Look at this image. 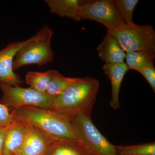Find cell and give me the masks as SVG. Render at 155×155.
Returning <instances> with one entry per match:
<instances>
[{"instance_id":"cell-14","label":"cell","mask_w":155,"mask_h":155,"mask_svg":"<svg viewBox=\"0 0 155 155\" xmlns=\"http://www.w3.org/2000/svg\"><path fill=\"white\" fill-rule=\"evenodd\" d=\"M78 78H79L65 77L58 71L54 70L46 94L54 100L76 82Z\"/></svg>"},{"instance_id":"cell-5","label":"cell","mask_w":155,"mask_h":155,"mask_svg":"<svg viewBox=\"0 0 155 155\" xmlns=\"http://www.w3.org/2000/svg\"><path fill=\"white\" fill-rule=\"evenodd\" d=\"M110 32L125 53L144 51L155 54V31L152 25L126 24Z\"/></svg>"},{"instance_id":"cell-22","label":"cell","mask_w":155,"mask_h":155,"mask_svg":"<svg viewBox=\"0 0 155 155\" xmlns=\"http://www.w3.org/2000/svg\"><path fill=\"white\" fill-rule=\"evenodd\" d=\"M7 127H0V155H3L4 138Z\"/></svg>"},{"instance_id":"cell-16","label":"cell","mask_w":155,"mask_h":155,"mask_svg":"<svg viewBox=\"0 0 155 155\" xmlns=\"http://www.w3.org/2000/svg\"><path fill=\"white\" fill-rule=\"evenodd\" d=\"M54 71V70H49L45 72L30 71L25 75V82L29 87L35 91L46 94Z\"/></svg>"},{"instance_id":"cell-7","label":"cell","mask_w":155,"mask_h":155,"mask_svg":"<svg viewBox=\"0 0 155 155\" xmlns=\"http://www.w3.org/2000/svg\"><path fill=\"white\" fill-rule=\"evenodd\" d=\"M3 96L0 104L13 110L27 106L50 109L53 100L45 94L41 93L30 87L13 86L0 82Z\"/></svg>"},{"instance_id":"cell-4","label":"cell","mask_w":155,"mask_h":155,"mask_svg":"<svg viewBox=\"0 0 155 155\" xmlns=\"http://www.w3.org/2000/svg\"><path fill=\"white\" fill-rule=\"evenodd\" d=\"M78 141L86 155H119L116 146L101 133L91 117L81 114L72 118Z\"/></svg>"},{"instance_id":"cell-2","label":"cell","mask_w":155,"mask_h":155,"mask_svg":"<svg viewBox=\"0 0 155 155\" xmlns=\"http://www.w3.org/2000/svg\"><path fill=\"white\" fill-rule=\"evenodd\" d=\"M99 87V81L96 79L79 78L53 100L50 109L72 118L81 114L91 117Z\"/></svg>"},{"instance_id":"cell-20","label":"cell","mask_w":155,"mask_h":155,"mask_svg":"<svg viewBox=\"0 0 155 155\" xmlns=\"http://www.w3.org/2000/svg\"><path fill=\"white\" fill-rule=\"evenodd\" d=\"M146 79L155 92V67L154 64H150L140 69L138 72Z\"/></svg>"},{"instance_id":"cell-1","label":"cell","mask_w":155,"mask_h":155,"mask_svg":"<svg viewBox=\"0 0 155 155\" xmlns=\"http://www.w3.org/2000/svg\"><path fill=\"white\" fill-rule=\"evenodd\" d=\"M14 118L34 126L55 140L78 141L72 118L49 109L27 106L12 112Z\"/></svg>"},{"instance_id":"cell-12","label":"cell","mask_w":155,"mask_h":155,"mask_svg":"<svg viewBox=\"0 0 155 155\" xmlns=\"http://www.w3.org/2000/svg\"><path fill=\"white\" fill-rule=\"evenodd\" d=\"M102 69L111 84L112 97L110 105L116 110L120 107L119 95L120 87L128 69L125 63L120 64H105Z\"/></svg>"},{"instance_id":"cell-15","label":"cell","mask_w":155,"mask_h":155,"mask_svg":"<svg viewBox=\"0 0 155 155\" xmlns=\"http://www.w3.org/2000/svg\"><path fill=\"white\" fill-rule=\"evenodd\" d=\"M155 54L144 51H136L126 53L125 61L128 70H134L139 72L143 68L154 64Z\"/></svg>"},{"instance_id":"cell-6","label":"cell","mask_w":155,"mask_h":155,"mask_svg":"<svg viewBox=\"0 0 155 155\" xmlns=\"http://www.w3.org/2000/svg\"><path fill=\"white\" fill-rule=\"evenodd\" d=\"M79 20L89 19L101 23L110 31L126 24L114 6L113 0L83 1L78 13Z\"/></svg>"},{"instance_id":"cell-18","label":"cell","mask_w":155,"mask_h":155,"mask_svg":"<svg viewBox=\"0 0 155 155\" xmlns=\"http://www.w3.org/2000/svg\"><path fill=\"white\" fill-rule=\"evenodd\" d=\"M119 155H155V142L132 146H116Z\"/></svg>"},{"instance_id":"cell-19","label":"cell","mask_w":155,"mask_h":155,"mask_svg":"<svg viewBox=\"0 0 155 155\" xmlns=\"http://www.w3.org/2000/svg\"><path fill=\"white\" fill-rule=\"evenodd\" d=\"M139 0H113L114 6L126 24L133 23V14Z\"/></svg>"},{"instance_id":"cell-9","label":"cell","mask_w":155,"mask_h":155,"mask_svg":"<svg viewBox=\"0 0 155 155\" xmlns=\"http://www.w3.org/2000/svg\"><path fill=\"white\" fill-rule=\"evenodd\" d=\"M54 140L38 128L28 125L24 141L15 155H46Z\"/></svg>"},{"instance_id":"cell-3","label":"cell","mask_w":155,"mask_h":155,"mask_svg":"<svg viewBox=\"0 0 155 155\" xmlns=\"http://www.w3.org/2000/svg\"><path fill=\"white\" fill-rule=\"evenodd\" d=\"M54 31L44 25L38 32L28 39L17 52L13 63L14 71L23 66H44L54 61V55L51 48Z\"/></svg>"},{"instance_id":"cell-17","label":"cell","mask_w":155,"mask_h":155,"mask_svg":"<svg viewBox=\"0 0 155 155\" xmlns=\"http://www.w3.org/2000/svg\"><path fill=\"white\" fill-rule=\"evenodd\" d=\"M46 155H86L78 141L54 140Z\"/></svg>"},{"instance_id":"cell-13","label":"cell","mask_w":155,"mask_h":155,"mask_svg":"<svg viewBox=\"0 0 155 155\" xmlns=\"http://www.w3.org/2000/svg\"><path fill=\"white\" fill-rule=\"evenodd\" d=\"M51 13L61 17L79 21L78 13L83 1L79 0H46Z\"/></svg>"},{"instance_id":"cell-10","label":"cell","mask_w":155,"mask_h":155,"mask_svg":"<svg viewBox=\"0 0 155 155\" xmlns=\"http://www.w3.org/2000/svg\"><path fill=\"white\" fill-rule=\"evenodd\" d=\"M14 118V122L6 127L2 155H15L22 145L28 125Z\"/></svg>"},{"instance_id":"cell-8","label":"cell","mask_w":155,"mask_h":155,"mask_svg":"<svg viewBox=\"0 0 155 155\" xmlns=\"http://www.w3.org/2000/svg\"><path fill=\"white\" fill-rule=\"evenodd\" d=\"M26 42L10 43L0 50V82L13 86H20L23 81L13 69L15 55Z\"/></svg>"},{"instance_id":"cell-21","label":"cell","mask_w":155,"mask_h":155,"mask_svg":"<svg viewBox=\"0 0 155 155\" xmlns=\"http://www.w3.org/2000/svg\"><path fill=\"white\" fill-rule=\"evenodd\" d=\"M14 118L8 108L0 104V127H7L14 122Z\"/></svg>"},{"instance_id":"cell-11","label":"cell","mask_w":155,"mask_h":155,"mask_svg":"<svg viewBox=\"0 0 155 155\" xmlns=\"http://www.w3.org/2000/svg\"><path fill=\"white\" fill-rule=\"evenodd\" d=\"M97 50L100 59L106 64L125 63L126 53L114 35L108 30Z\"/></svg>"}]
</instances>
